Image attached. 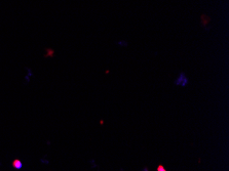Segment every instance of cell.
Segmentation results:
<instances>
[{
	"label": "cell",
	"instance_id": "obj_1",
	"mask_svg": "<svg viewBox=\"0 0 229 171\" xmlns=\"http://www.w3.org/2000/svg\"><path fill=\"white\" fill-rule=\"evenodd\" d=\"M14 166L16 167V168H18V169H20L21 167H22V164H21V162L19 160H16L14 162Z\"/></svg>",
	"mask_w": 229,
	"mask_h": 171
},
{
	"label": "cell",
	"instance_id": "obj_2",
	"mask_svg": "<svg viewBox=\"0 0 229 171\" xmlns=\"http://www.w3.org/2000/svg\"><path fill=\"white\" fill-rule=\"evenodd\" d=\"M158 171H166V169L160 165V166H158Z\"/></svg>",
	"mask_w": 229,
	"mask_h": 171
}]
</instances>
